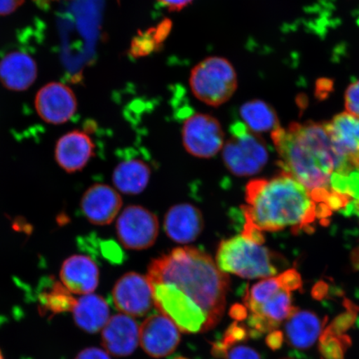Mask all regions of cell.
I'll return each mask as SVG.
<instances>
[{
    "instance_id": "cell-1",
    "label": "cell",
    "mask_w": 359,
    "mask_h": 359,
    "mask_svg": "<svg viewBox=\"0 0 359 359\" xmlns=\"http://www.w3.org/2000/svg\"><path fill=\"white\" fill-rule=\"evenodd\" d=\"M280 165L308 191L318 205L329 206L331 180L359 172L357 161L344 155L332 139L325 123H291L271 133Z\"/></svg>"
},
{
    "instance_id": "cell-2",
    "label": "cell",
    "mask_w": 359,
    "mask_h": 359,
    "mask_svg": "<svg viewBox=\"0 0 359 359\" xmlns=\"http://www.w3.org/2000/svg\"><path fill=\"white\" fill-rule=\"evenodd\" d=\"M245 201L241 208L245 226L262 232L286 228L294 232L307 230L317 218L331 215L327 206L316 203L302 184L284 170L271 179L250 181L246 186Z\"/></svg>"
},
{
    "instance_id": "cell-3",
    "label": "cell",
    "mask_w": 359,
    "mask_h": 359,
    "mask_svg": "<svg viewBox=\"0 0 359 359\" xmlns=\"http://www.w3.org/2000/svg\"><path fill=\"white\" fill-rule=\"evenodd\" d=\"M152 284L165 283L183 292L208 318V330L221 321L230 289L227 273L209 255L195 247H180L152 260L148 267Z\"/></svg>"
},
{
    "instance_id": "cell-4",
    "label": "cell",
    "mask_w": 359,
    "mask_h": 359,
    "mask_svg": "<svg viewBox=\"0 0 359 359\" xmlns=\"http://www.w3.org/2000/svg\"><path fill=\"white\" fill-rule=\"evenodd\" d=\"M276 260L275 255L266 247L242 234L222 241L215 257V263L222 272L248 280L277 275Z\"/></svg>"
},
{
    "instance_id": "cell-5",
    "label": "cell",
    "mask_w": 359,
    "mask_h": 359,
    "mask_svg": "<svg viewBox=\"0 0 359 359\" xmlns=\"http://www.w3.org/2000/svg\"><path fill=\"white\" fill-rule=\"evenodd\" d=\"M190 85L193 94L200 101L218 107L230 100L236 92V70L226 58L210 57L192 69Z\"/></svg>"
},
{
    "instance_id": "cell-6",
    "label": "cell",
    "mask_w": 359,
    "mask_h": 359,
    "mask_svg": "<svg viewBox=\"0 0 359 359\" xmlns=\"http://www.w3.org/2000/svg\"><path fill=\"white\" fill-rule=\"evenodd\" d=\"M222 158L226 168L237 177H250L262 172L269 154L266 143L243 123L233 126L232 136L224 143Z\"/></svg>"
},
{
    "instance_id": "cell-7",
    "label": "cell",
    "mask_w": 359,
    "mask_h": 359,
    "mask_svg": "<svg viewBox=\"0 0 359 359\" xmlns=\"http://www.w3.org/2000/svg\"><path fill=\"white\" fill-rule=\"evenodd\" d=\"M154 304L183 333L208 331V318L202 309L187 295L172 285L154 283Z\"/></svg>"
},
{
    "instance_id": "cell-8",
    "label": "cell",
    "mask_w": 359,
    "mask_h": 359,
    "mask_svg": "<svg viewBox=\"0 0 359 359\" xmlns=\"http://www.w3.org/2000/svg\"><path fill=\"white\" fill-rule=\"evenodd\" d=\"M116 235L125 248L142 250L154 245L159 234L156 215L141 205H129L120 214Z\"/></svg>"
},
{
    "instance_id": "cell-9",
    "label": "cell",
    "mask_w": 359,
    "mask_h": 359,
    "mask_svg": "<svg viewBox=\"0 0 359 359\" xmlns=\"http://www.w3.org/2000/svg\"><path fill=\"white\" fill-rule=\"evenodd\" d=\"M224 136L222 125L208 114H195L187 119L182 128L185 149L198 158L208 159L222 150Z\"/></svg>"
},
{
    "instance_id": "cell-10",
    "label": "cell",
    "mask_w": 359,
    "mask_h": 359,
    "mask_svg": "<svg viewBox=\"0 0 359 359\" xmlns=\"http://www.w3.org/2000/svg\"><path fill=\"white\" fill-rule=\"evenodd\" d=\"M112 300L118 311L129 316H144L155 306L154 287L147 276L129 272L116 281Z\"/></svg>"
},
{
    "instance_id": "cell-11",
    "label": "cell",
    "mask_w": 359,
    "mask_h": 359,
    "mask_svg": "<svg viewBox=\"0 0 359 359\" xmlns=\"http://www.w3.org/2000/svg\"><path fill=\"white\" fill-rule=\"evenodd\" d=\"M181 334L178 327L161 313L147 318L139 327V341L144 351L152 358H164L178 346Z\"/></svg>"
},
{
    "instance_id": "cell-12",
    "label": "cell",
    "mask_w": 359,
    "mask_h": 359,
    "mask_svg": "<svg viewBox=\"0 0 359 359\" xmlns=\"http://www.w3.org/2000/svg\"><path fill=\"white\" fill-rule=\"evenodd\" d=\"M77 100L72 89L61 83H50L39 90L35 97V109L45 122L62 124L77 111Z\"/></svg>"
},
{
    "instance_id": "cell-13",
    "label": "cell",
    "mask_w": 359,
    "mask_h": 359,
    "mask_svg": "<svg viewBox=\"0 0 359 359\" xmlns=\"http://www.w3.org/2000/svg\"><path fill=\"white\" fill-rule=\"evenodd\" d=\"M123 206L118 191L105 184L89 187L81 200V209L88 221L96 226H107L114 221Z\"/></svg>"
},
{
    "instance_id": "cell-14",
    "label": "cell",
    "mask_w": 359,
    "mask_h": 359,
    "mask_svg": "<svg viewBox=\"0 0 359 359\" xmlns=\"http://www.w3.org/2000/svg\"><path fill=\"white\" fill-rule=\"evenodd\" d=\"M203 229V215L195 205L188 203L175 205L165 215V234L177 243H191L200 236Z\"/></svg>"
},
{
    "instance_id": "cell-15",
    "label": "cell",
    "mask_w": 359,
    "mask_h": 359,
    "mask_svg": "<svg viewBox=\"0 0 359 359\" xmlns=\"http://www.w3.org/2000/svg\"><path fill=\"white\" fill-rule=\"evenodd\" d=\"M102 342L107 352L116 357H127L138 346L137 323L127 314H116L102 329Z\"/></svg>"
},
{
    "instance_id": "cell-16",
    "label": "cell",
    "mask_w": 359,
    "mask_h": 359,
    "mask_svg": "<svg viewBox=\"0 0 359 359\" xmlns=\"http://www.w3.org/2000/svg\"><path fill=\"white\" fill-rule=\"evenodd\" d=\"M60 279L72 294H89L100 283V269L86 255H72L62 264Z\"/></svg>"
},
{
    "instance_id": "cell-17",
    "label": "cell",
    "mask_w": 359,
    "mask_h": 359,
    "mask_svg": "<svg viewBox=\"0 0 359 359\" xmlns=\"http://www.w3.org/2000/svg\"><path fill=\"white\" fill-rule=\"evenodd\" d=\"M94 144L87 133L73 131L57 141L55 159L60 168L69 173H74L86 167L94 155Z\"/></svg>"
},
{
    "instance_id": "cell-18",
    "label": "cell",
    "mask_w": 359,
    "mask_h": 359,
    "mask_svg": "<svg viewBox=\"0 0 359 359\" xmlns=\"http://www.w3.org/2000/svg\"><path fill=\"white\" fill-rule=\"evenodd\" d=\"M35 61L27 53L12 52L0 61V82L13 91H25L37 78Z\"/></svg>"
},
{
    "instance_id": "cell-19",
    "label": "cell",
    "mask_w": 359,
    "mask_h": 359,
    "mask_svg": "<svg viewBox=\"0 0 359 359\" xmlns=\"http://www.w3.org/2000/svg\"><path fill=\"white\" fill-rule=\"evenodd\" d=\"M72 312L75 324L89 334L100 332L110 318L109 304L101 296L95 294L81 296Z\"/></svg>"
},
{
    "instance_id": "cell-20",
    "label": "cell",
    "mask_w": 359,
    "mask_h": 359,
    "mask_svg": "<svg viewBox=\"0 0 359 359\" xmlns=\"http://www.w3.org/2000/svg\"><path fill=\"white\" fill-rule=\"evenodd\" d=\"M151 170L146 161L135 158L125 159L116 165L112 175L116 189L123 194H140L150 182Z\"/></svg>"
},
{
    "instance_id": "cell-21",
    "label": "cell",
    "mask_w": 359,
    "mask_h": 359,
    "mask_svg": "<svg viewBox=\"0 0 359 359\" xmlns=\"http://www.w3.org/2000/svg\"><path fill=\"white\" fill-rule=\"evenodd\" d=\"M322 322L316 313L296 311L285 325L286 339L292 347L299 349L311 348L316 342L322 330Z\"/></svg>"
},
{
    "instance_id": "cell-22",
    "label": "cell",
    "mask_w": 359,
    "mask_h": 359,
    "mask_svg": "<svg viewBox=\"0 0 359 359\" xmlns=\"http://www.w3.org/2000/svg\"><path fill=\"white\" fill-rule=\"evenodd\" d=\"M325 124L340 151L359 163V118L343 112Z\"/></svg>"
},
{
    "instance_id": "cell-23",
    "label": "cell",
    "mask_w": 359,
    "mask_h": 359,
    "mask_svg": "<svg viewBox=\"0 0 359 359\" xmlns=\"http://www.w3.org/2000/svg\"><path fill=\"white\" fill-rule=\"evenodd\" d=\"M240 115L247 128L254 133L273 132L280 128L276 111L262 100L245 102L241 107Z\"/></svg>"
},
{
    "instance_id": "cell-24",
    "label": "cell",
    "mask_w": 359,
    "mask_h": 359,
    "mask_svg": "<svg viewBox=\"0 0 359 359\" xmlns=\"http://www.w3.org/2000/svg\"><path fill=\"white\" fill-rule=\"evenodd\" d=\"M40 312L55 314L73 311L77 299L60 282H55L50 288L40 294Z\"/></svg>"
},
{
    "instance_id": "cell-25",
    "label": "cell",
    "mask_w": 359,
    "mask_h": 359,
    "mask_svg": "<svg viewBox=\"0 0 359 359\" xmlns=\"http://www.w3.org/2000/svg\"><path fill=\"white\" fill-rule=\"evenodd\" d=\"M248 334L245 327L235 322L234 324L228 327L222 341L213 344V355L223 358L229 348L235 346L237 343L245 339Z\"/></svg>"
},
{
    "instance_id": "cell-26",
    "label": "cell",
    "mask_w": 359,
    "mask_h": 359,
    "mask_svg": "<svg viewBox=\"0 0 359 359\" xmlns=\"http://www.w3.org/2000/svg\"><path fill=\"white\" fill-rule=\"evenodd\" d=\"M151 33L139 35L133 42L132 53L135 56L146 55L147 53L154 50L156 43H159L156 39V32L154 35Z\"/></svg>"
},
{
    "instance_id": "cell-27",
    "label": "cell",
    "mask_w": 359,
    "mask_h": 359,
    "mask_svg": "<svg viewBox=\"0 0 359 359\" xmlns=\"http://www.w3.org/2000/svg\"><path fill=\"white\" fill-rule=\"evenodd\" d=\"M345 109L348 114L359 118V80L350 84L345 93Z\"/></svg>"
},
{
    "instance_id": "cell-28",
    "label": "cell",
    "mask_w": 359,
    "mask_h": 359,
    "mask_svg": "<svg viewBox=\"0 0 359 359\" xmlns=\"http://www.w3.org/2000/svg\"><path fill=\"white\" fill-rule=\"evenodd\" d=\"M283 289L287 291H294L302 287V280L297 271L294 269H288L278 276Z\"/></svg>"
},
{
    "instance_id": "cell-29",
    "label": "cell",
    "mask_w": 359,
    "mask_h": 359,
    "mask_svg": "<svg viewBox=\"0 0 359 359\" xmlns=\"http://www.w3.org/2000/svg\"><path fill=\"white\" fill-rule=\"evenodd\" d=\"M223 358L224 359H262L255 349L245 345H235L229 348Z\"/></svg>"
},
{
    "instance_id": "cell-30",
    "label": "cell",
    "mask_w": 359,
    "mask_h": 359,
    "mask_svg": "<svg viewBox=\"0 0 359 359\" xmlns=\"http://www.w3.org/2000/svg\"><path fill=\"white\" fill-rule=\"evenodd\" d=\"M321 340V351L327 359H343V351L339 341L325 334Z\"/></svg>"
},
{
    "instance_id": "cell-31",
    "label": "cell",
    "mask_w": 359,
    "mask_h": 359,
    "mask_svg": "<svg viewBox=\"0 0 359 359\" xmlns=\"http://www.w3.org/2000/svg\"><path fill=\"white\" fill-rule=\"evenodd\" d=\"M75 359H111V358L101 348H88L81 351Z\"/></svg>"
},
{
    "instance_id": "cell-32",
    "label": "cell",
    "mask_w": 359,
    "mask_h": 359,
    "mask_svg": "<svg viewBox=\"0 0 359 359\" xmlns=\"http://www.w3.org/2000/svg\"><path fill=\"white\" fill-rule=\"evenodd\" d=\"M25 0H0V15H8L20 7Z\"/></svg>"
},
{
    "instance_id": "cell-33",
    "label": "cell",
    "mask_w": 359,
    "mask_h": 359,
    "mask_svg": "<svg viewBox=\"0 0 359 359\" xmlns=\"http://www.w3.org/2000/svg\"><path fill=\"white\" fill-rule=\"evenodd\" d=\"M158 1L168 7L170 11H180L190 4L193 0H158Z\"/></svg>"
},
{
    "instance_id": "cell-34",
    "label": "cell",
    "mask_w": 359,
    "mask_h": 359,
    "mask_svg": "<svg viewBox=\"0 0 359 359\" xmlns=\"http://www.w3.org/2000/svg\"><path fill=\"white\" fill-rule=\"evenodd\" d=\"M283 340H284V336L280 332H271V334H269L267 337L266 343L269 347H271L272 349L279 348L283 343Z\"/></svg>"
},
{
    "instance_id": "cell-35",
    "label": "cell",
    "mask_w": 359,
    "mask_h": 359,
    "mask_svg": "<svg viewBox=\"0 0 359 359\" xmlns=\"http://www.w3.org/2000/svg\"><path fill=\"white\" fill-rule=\"evenodd\" d=\"M231 316L236 320H243L248 316V311L245 306L242 305H235L231 309Z\"/></svg>"
},
{
    "instance_id": "cell-36",
    "label": "cell",
    "mask_w": 359,
    "mask_h": 359,
    "mask_svg": "<svg viewBox=\"0 0 359 359\" xmlns=\"http://www.w3.org/2000/svg\"><path fill=\"white\" fill-rule=\"evenodd\" d=\"M35 1H39V3H48L50 1H55V0H35Z\"/></svg>"
},
{
    "instance_id": "cell-37",
    "label": "cell",
    "mask_w": 359,
    "mask_h": 359,
    "mask_svg": "<svg viewBox=\"0 0 359 359\" xmlns=\"http://www.w3.org/2000/svg\"><path fill=\"white\" fill-rule=\"evenodd\" d=\"M0 359H4L3 355H2L1 351H0Z\"/></svg>"
},
{
    "instance_id": "cell-38",
    "label": "cell",
    "mask_w": 359,
    "mask_h": 359,
    "mask_svg": "<svg viewBox=\"0 0 359 359\" xmlns=\"http://www.w3.org/2000/svg\"><path fill=\"white\" fill-rule=\"evenodd\" d=\"M176 359H186V358H176Z\"/></svg>"
}]
</instances>
